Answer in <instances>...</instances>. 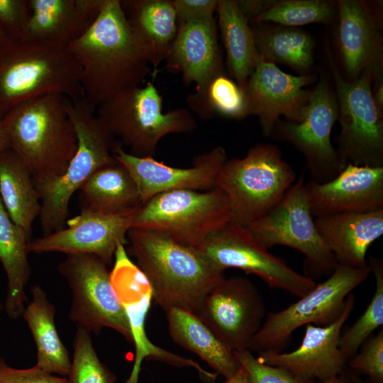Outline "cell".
<instances>
[{
    "label": "cell",
    "instance_id": "cell-35",
    "mask_svg": "<svg viewBox=\"0 0 383 383\" xmlns=\"http://www.w3.org/2000/svg\"><path fill=\"white\" fill-rule=\"evenodd\" d=\"M336 13V3L326 0H278L252 21L294 27L309 23H329Z\"/></svg>",
    "mask_w": 383,
    "mask_h": 383
},
{
    "label": "cell",
    "instance_id": "cell-31",
    "mask_svg": "<svg viewBox=\"0 0 383 383\" xmlns=\"http://www.w3.org/2000/svg\"><path fill=\"white\" fill-rule=\"evenodd\" d=\"M216 13L228 70L243 90L260 57L253 30L236 0H218Z\"/></svg>",
    "mask_w": 383,
    "mask_h": 383
},
{
    "label": "cell",
    "instance_id": "cell-33",
    "mask_svg": "<svg viewBox=\"0 0 383 383\" xmlns=\"http://www.w3.org/2000/svg\"><path fill=\"white\" fill-rule=\"evenodd\" d=\"M252 27L259 55L274 63L285 65L301 75H308L313 65L314 41L306 31L283 26Z\"/></svg>",
    "mask_w": 383,
    "mask_h": 383
},
{
    "label": "cell",
    "instance_id": "cell-18",
    "mask_svg": "<svg viewBox=\"0 0 383 383\" xmlns=\"http://www.w3.org/2000/svg\"><path fill=\"white\" fill-rule=\"evenodd\" d=\"M354 296L350 294L340 316L327 326L307 324L300 345L289 353L265 351L257 359L264 364L286 369L294 376L322 383L343 373L348 360L339 348L341 330L352 313Z\"/></svg>",
    "mask_w": 383,
    "mask_h": 383
},
{
    "label": "cell",
    "instance_id": "cell-2",
    "mask_svg": "<svg viewBox=\"0 0 383 383\" xmlns=\"http://www.w3.org/2000/svg\"><path fill=\"white\" fill-rule=\"evenodd\" d=\"M138 267L148 280L152 297L165 311L179 308L197 314L211 290L224 278L196 248L149 230L127 235Z\"/></svg>",
    "mask_w": 383,
    "mask_h": 383
},
{
    "label": "cell",
    "instance_id": "cell-48",
    "mask_svg": "<svg viewBox=\"0 0 383 383\" xmlns=\"http://www.w3.org/2000/svg\"><path fill=\"white\" fill-rule=\"evenodd\" d=\"M9 40V39L6 37L5 33L3 32V30L0 28V45L5 43Z\"/></svg>",
    "mask_w": 383,
    "mask_h": 383
},
{
    "label": "cell",
    "instance_id": "cell-16",
    "mask_svg": "<svg viewBox=\"0 0 383 383\" xmlns=\"http://www.w3.org/2000/svg\"><path fill=\"white\" fill-rule=\"evenodd\" d=\"M316 80L312 74L285 73L260 55L243 90L248 116H257L265 137L272 135L281 116L287 121H301L311 93L304 88Z\"/></svg>",
    "mask_w": 383,
    "mask_h": 383
},
{
    "label": "cell",
    "instance_id": "cell-17",
    "mask_svg": "<svg viewBox=\"0 0 383 383\" xmlns=\"http://www.w3.org/2000/svg\"><path fill=\"white\" fill-rule=\"evenodd\" d=\"M115 160L123 165L134 179L143 203L167 192L192 189L206 191L216 186L218 172L228 160L221 146L196 156L189 167H174L153 157H139L125 151L121 144L113 149Z\"/></svg>",
    "mask_w": 383,
    "mask_h": 383
},
{
    "label": "cell",
    "instance_id": "cell-6",
    "mask_svg": "<svg viewBox=\"0 0 383 383\" xmlns=\"http://www.w3.org/2000/svg\"><path fill=\"white\" fill-rule=\"evenodd\" d=\"M296 180L295 171L277 145L257 143L244 157L224 162L215 187L228 199L232 222L247 226L270 212Z\"/></svg>",
    "mask_w": 383,
    "mask_h": 383
},
{
    "label": "cell",
    "instance_id": "cell-14",
    "mask_svg": "<svg viewBox=\"0 0 383 383\" xmlns=\"http://www.w3.org/2000/svg\"><path fill=\"white\" fill-rule=\"evenodd\" d=\"M338 114L335 91L322 75L311 91L302 121L279 119L272 133L303 154L311 179L317 182L333 179L343 168L331 138Z\"/></svg>",
    "mask_w": 383,
    "mask_h": 383
},
{
    "label": "cell",
    "instance_id": "cell-36",
    "mask_svg": "<svg viewBox=\"0 0 383 383\" xmlns=\"http://www.w3.org/2000/svg\"><path fill=\"white\" fill-rule=\"evenodd\" d=\"M369 265L375 279V292L362 315L342 335L339 348L349 360L372 333L383 325V264L374 257Z\"/></svg>",
    "mask_w": 383,
    "mask_h": 383
},
{
    "label": "cell",
    "instance_id": "cell-45",
    "mask_svg": "<svg viewBox=\"0 0 383 383\" xmlns=\"http://www.w3.org/2000/svg\"><path fill=\"white\" fill-rule=\"evenodd\" d=\"M11 148V141L8 133L2 123L0 116V153Z\"/></svg>",
    "mask_w": 383,
    "mask_h": 383
},
{
    "label": "cell",
    "instance_id": "cell-26",
    "mask_svg": "<svg viewBox=\"0 0 383 383\" xmlns=\"http://www.w3.org/2000/svg\"><path fill=\"white\" fill-rule=\"evenodd\" d=\"M129 26L153 72L165 60L176 37L178 22L172 1H121Z\"/></svg>",
    "mask_w": 383,
    "mask_h": 383
},
{
    "label": "cell",
    "instance_id": "cell-24",
    "mask_svg": "<svg viewBox=\"0 0 383 383\" xmlns=\"http://www.w3.org/2000/svg\"><path fill=\"white\" fill-rule=\"evenodd\" d=\"M104 0H28L23 40L67 47L94 23Z\"/></svg>",
    "mask_w": 383,
    "mask_h": 383
},
{
    "label": "cell",
    "instance_id": "cell-40",
    "mask_svg": "<svg viewBox=\"0 0 383 383\" xmlns=\"http://www.w3.org/2000/svg\"><path fill=\"white\" fill-rule=\"evenodd\" d=\"M29 18L28 0H0V28L10 40H23Z\"/></svg>",
    "mask_w": 383,
    "mask_h": 383
},
{
    "label": "cell",
    "instance_id": "cell-1",
    "mask_svg": "<svg viewBox=\"0 0 383 383\" xmlns=\"http://www.w3.org/2000/svg\"><path fill=\"white\" fill-rule=\"evenodd\" d=\"M67 48L80 67L84 99L96 109L152 74L120 0H104L94 23Z\"/></svg>",
    "mask_w": 383,
    "mask_h": 383
},
{
    "label": "cell",
    "instance_id": "cell-34",
    "mask_svg": "<svg viewBox=\"0 0 383 383\" xmlns=\"http://www.w3.org/2000/svg\"><path fill=\"white\" fill-rule=\"evenodd\" d=\"M188 102L201 118L215 113L236 120L248 116L243 91L224 74L213 79L201 93L191 95Z\"/></svg>",
    "mask_w": 383,
    "mask_h": 383
},
{
    "label": "cell",
    "instance_id": "cell-43",
    "mask_svg": "<svg viewBox=\"0 0 383 383\" xmlns=\"http://www.w3.org/2000/svg\"><path fill=\"white\" fill-rule=\"evenodd\" d=\"M273 0H238L237 4L244 16L251 22L265 12Z\"/></svg>",
    "mask_w": 383,
    "mask_h": 383
},
{
    "label": "cell",
    "instance_id": "cell-21",
    "mask_svg": "<svg viewBox=\"0 0 383 383\" xmlns=\"http://www.w3.org/2000/svg\"><path fill=\"white\" fill-rule=\"evenodd\" d=\"M335 3L336 43L346 79H355L367 70L382 73L379 9L361 0H338Z\"/></svg>",
    "mask_w": 383,
    "mask_h": 383
},
{
    "label": "cell",
    "instance_id": "cell-49",
    "mask_svg": "<svg viewBox=\"0 0 383 383\" xmlns=\"http://www.w3.org/2000/svg\"><path fill=\"white\" fill-rule=\"evenodd\" d=\"M4 306L0 303V313L1 311L4 309Z\"/></svg>",
    "mask_w": 383,
    "mask_h": 383
},
{
    "label": "cell",
    "instance_id": "cell-39",
    "mask_svg": "<svg viewBox=\"0 0 383 383\" xmlns=\"http://www.w3.org/2000/svg\"><path fill=\"white\" fill-rule=\"evenodd\" d=\"M360 352L348 360L353 370L367 375L377 383L383 382V329L367 338Z\"/></svg>",
    "mask_w": 383,
    "mask_h": 383
},
{
    "label": "cell",
    "instance_id": "cell-20",
    "mask_svg": "<svg viewBox=\"0 0 383 383\" xmlns=\"http://www.w3.org/2000/svg\"><path fill=\"white\" fill-rule=\"evenodd\" d=\"M111 279L128 320L136 351L134 365L125 383H138L144 359L160 360L179 367H186L187 358L154 345L148 338L145 322L153 298L152 288L140 268L129 259L124 245H119L115 252Z\"/></svg>",
    "mask_w": 383,
    "mask_h": 383
},
{
    "label": "cell",
    "instance_id": "cell-22",
    "mask_svg": "<svg viewBox=\"0 0 383 383\" xmlns=\"http://www.w3.org/2000/svg\"><path fill=\"white\" fill-rule=\"evenodd\" d=\"M304 189L316 218L383 209V167L346 165L332 179H310Z\"/></svg>",
    "mask_w": 383,
    "mask_h": 383
},
{
    "label": "cell",
    "instance_id": "cell-42",
    "mask_svg": "<svg viewBox=\"0 0 383 383\" xmlns=\"http://www.w3.org/2000/svg\"><path fill=\"white\" fill-rule=\"evenodd\" d=\"M218 0H173L178 23L214 17Z\"/></svg>",
    "mask_w": 383,
    "mask_h": 383
},
{
    "label": "cell",
    "instance_id": "cell-12",
    "mask_svg": "<svg viewBox=\"0 0 383 383\" xmlns=\"http://www.w3.org/2000/svg\"><path fill=\"white\" fill-rule=\"evenodd\" d=\"M219 270L237 268L262 279L270 287L301 298L316 282L301 274L282 258L272 254L246 226L231 222L209 235L198 248Z\"/></svg>",
    "mask_w": 383,
    "mask_h": 383
},
{
    "label": "cell",
    "instance_id": "cell-41",
    "mask_svg": "<svg viewBox=\"0 0 383 383\" xmlns=\"http://www.w3.org/2000/svg\"><path fill=\"white\" fill-rule=\"evenodd\" d=\"M0 383H66V377L48 373L35 365L16 368L0 357Z\"/></svg>",
    "mask_w": 383,
    "mask_h": 383
},
{
    "label": "cell",
    "instance_id": "cell-10",
    "mask_svg": "<svg viewBox=\"0 0 383 383\" xmlns=\"http://www.w3.org/2000/svg\"><path fill=\"white\" fill-rule=\"evenodd\" d=\"M371 267L338 264L329 277L284 309L269 313L248 350L257 353L278 351L289 343L294 331L307 324L327 326L342 313L348 296L370 275Z\"/></svg>",
    "mask_w": 383,
    "mask_h": 383
},
{
    "label": "cell",
    "instance_id": "cell-15",
    "mask_svg": "<svg viewBox=\"0 0 383 383\" xmlns=\"http://www.w3.org/2000/svg\"><path fill=\"white\" fill-rule=\"evenodd\" d=\"M232 351L249 348L266 309L255 285L243 277L223 278L208 294L196 314Z\"/></svg>",
    "mask_w": 383,
    "mask_h": 383
},
{
    "label": "cell",
    "instance_id": "cell-28",
    "mask_svg": "<svg viewBox=\"0 0 383 383\" xmlns=\"http://www.w3.org/2000/svg\"><path fill=\"white\" fill-rule=\"evenodd\" d=\"M32 299L21 317L26 323L36 347L35 366L52 374L66 377L71 366L69 352L55 325V308L38 284L31 289Z\"/></svg>",
    "mask_w": 383,
    "mask_h": 383
},
{
    "label": "cell",
    "instance_id": "cell-3",
    "mask_svg": "<svg viewBox=\"0 0 383 383\" xmlns=\"http://www.w3.org/2000/svg\"><path fill=\"white\" fill-rule=\"evenodd\" d=\"M65 96L52 93L23 101L2 118L11 148L34 180L62 174L77 149V136L65 107Z\"/></svg>",
    "mask_w": 383,
    "mask_h": 383
},
{
    "label": "cell",
    "instance_id": "cell-47",
    "mask_svg": "<svg viewBox=\"0 0 383 383\" xmlns=\"http://www.w3.org/2000/svg\"><path fill=\"white\" fill-rule=\"evenodd\" d=\"M323 383H351L342 374L333 377Z\"/></svg>",
    "mask_w": 383,
    "mask_h": 383
},
{
    "label": "cell",
    "instance_id": "cell-37",
    "mask_svg": "<svg viewBox=\"0 0 383 383\" xmlns=\"http://www.w3.org/2000/svg\"><path fill=\"white\" fill-rule=\"evenodd\" d=\"M66 383H116V377L99 358L91 333L77 328Z\"/></svg>",
    "mask_w": 383,
    "mask_h": 383
},
{
    "label": "cell",
    "instance_id": "cell-8",
    "mask_svg": "<svg viewBox=\"0 0 383 383\" xmlns=\"http://www.w3.org/2000/svg\"><path fill=\"white\" fill-rule=\"evenodd\" d=\"M232 222L228 199L218 188L180 189L157 194L135 212L131 228L162 233L198 248L213 232Z\"/></svg>",
    "mask_w": 383,
    "mask_h": 383
},
{
    "label": "cell",
    "instance_id": "cell-46",
    "mask_svg": "<svg viewBox=\"0 0 383 383\" xmlns=\"http://www.w3.org/2000/svg\"><path fill=\"white\" fill-rule=\"evenodd\" d=\"M192 383V382H185ZM223 383H248L247 373L241 366L236 373L231 377L226 379Z\"/></svg>",
    "mask_w": 383,
    "mask_h": 383
},
{
    "label": "cell",
    "instance_id": "cell-13",
    "mask_svg": "<svg viewBox=\"0 0 383 383\" xmlns=\"http://www.w3.org/2000/svg\"><path fill=\"white\" fill-rule=\"evenodd\" d=\"M302 174L267 214L246 227L267 249L284 245L301 252L316 274H331L338 262L322 239L310 211Z\"/></svg>",
    "mask_w": 383,
    "mask_h": 383
},
{
    "label": "cell",
    "instance_id": "cell-50",
    "mask_svg": "<svg viewBox=\"0 0 383 383\" xmlns=\"http://www.w3.org/2000/svg\"><path fill=\"white\" fill-rule=\"evenodd\" d=\"M355 383H364V382H357V380L355 381Z\"/></svg>",
    "mask_w": 383,
    "mask_h": 383
},
{
    "label": "cell",
    "instance_id": "cell-25",
    "mask_svg": "<svg viewBox=\"0 0 383 383\" xmlns=\"http://www.w3.org/2000/svg\"><path fill=\"white\" fill-rule=\"evenodd\" d=\"M315 223L338 264L363 267L369 247L383 234V209L318 217Z\"/></svg>",
    "mask_w": 383,
    "mask_h": 383
},
{
    "label": "cell",
    "instance_id": "cell-7",
    "mask_svg": "<svg viewBox=\"0 0 383 383\" xmlns=\"http://www.w3.org/2000/svg\"><path fill=\"white\" fill-rule=\"evenodd\" d=\"M96 113L116 138L139 157H153L160 140L171 133L196 128L191 112L179 108L162 112V98L149 81L128 88L96 108Z\"/></svg>",
    "mask_w": 383,
    "mask_h": 383
},
{
    "label": "cell",
    "instance_id": "cell-4",
    "mask_svg": "<svg viewBox=\"0 0 383 383\" xmlns=\"http://www.w3.org/2000/svg\"><path fill=\"white\" fill-rule=\"evenodd\" d=\"M80 75V67L67 47L9 40L0 45V116L48 94L84 98Z\"/></svg>",
    "mask_w": 383,
    "mask_h": 383
},
{
    "label": "cell",
    "instance_id": "cell-38",
    "mask_svg": "<svg viewBox=\"0 0 383 383\" xmlns=\"http://www.w3.org/2000/svg\"><path fill=\"white\" fill-rule=\"evenodd\" d=\"M233 352L245 370L248 383H317L300 379L284 368L260 362L248 349Z\"/></svg>",
    "mask_w": 383,
    "mask_h": 383
},
{
    "label": "cell",
    "instance_id": "cell-29",
    "mask_svg": "<svg viewBox=\"0 0 383 383\" xmlns=\"http://www.w3.org/2000/svg\"><path fill=\"white\" fill-rule=\"evenodd\" d=\"M30 235L15 223L0 199V262L7 279L5 311L11 319L21 317L28 296L26 286L30 276L27 245Z\"/></svg>",
    "mask_w": 383,
    "mask_h": 383
},
{
    "label": "cell",
    "instance_id": "cell-9",
    "mask_svg": "<svg viewBox=\"0 0 383 383\" xmlns=\"http://www.w3.org/2000/svg\"><path fill=\"white\" fill-rule=\"evenodd\" d=\"M338 102L340 131L337 152L343 167L348 164L383 167V111L372 95V84L382 75L365 70L357 78L343 77L326 48Z\"/></svg>",
    "mask_w": 383,
    "mask_h": 383
},
{
    "label": "cell",
    "instance_id": "cell-11",
    "mask_svg": "<svg viewBox=\"0 0 383 383\" xmlns=\"http://www.w3.org/2000/svg\"><path fill=\"white\" fill-rule=\"evenodd\" d=\"M108 265L94 255L72 254L57 266L71 293L70 319L77 328L98 334L109 328L133 344L125 311L114 290Z\"/></svg>",
    "mask_w": 383,
    "mask_h": 383
},
{
    "label": "cell",
    "instance_id": "cell-5",
    "mask_svg": "<svg viewBox=\"0 0 383 383\" xmlns=\"http://www.w3.org/2000/svg\"><path fill=\"white\" fill-rule=\"evenodd\" d=\"M65 107L77 136V149L65 172L49 179L34 180L40 201L43 235L65 227L69 204L89 177L99 168L115 163V137L84 98L65 96Z\"/></svg>",
    "mask_w": 383,
    "mask_h": 383
},
{
    "label": "cell",
    "instance_id": "cell-32",
    "mask_svg": "<svg viewBox=\"0 0 383 383\" xmlns=\"http://www.w3.org/2000/svg\"><path fill=\"white\" fill-rule=\"evenodd\" d=\"M0 199L12 221L30 236L40 201L30 172L11 148L0 153Z\"/></svg>",
    "mask_w": 383,
    "mask_h": 383
},
{
    "label": "cell",
    "instance_id": "cell-19",
    "mask_svg": "<svg viewBox=\"0 0 383 383\" xmlns=\"http://www.w3.org/2000/svg\"><path fill=\"white\" fill-rule=\"evenodd\" d=\"M135 213L106 216L87 211L68 219L66 227L30 240L28 253L94 255L109 265L119 245H125Z\"/></svg>",
    "mask_w": 383,
    "mask_h": 383
},
{
    "label": "cell",
    "instance_id": "cell-44",
    "mask_svg": "<svg viewBox=\"0 0 383 383\" xmlns=\"http://www.w3.org/2000/svg\"><path fill=\"white\" fill-rule=\"evenodd\" d=\"M375 85L374 86V89L372 91V95L374 100L380 109L383 111V81L382 75L377 77L375 80Z\"/></svg>",
    "mask_w": 383,
    "mask_h": 383
},
{
    "label": "cell",
    "instance_id": "cell-23",
    "mask_svg": "<svg viewBox=\"0 0 383 383\" xmlns=\"http://www.w3.org/2000/svg\"><path fill=\"white\" fill-rule=\"evenodd\" d=\"M165 61L168 69L181 73L184 84H196L197 94L224 74L215 17L178 23Z\"/></svg>",
    "mask_w": 383,
    "mask_h": 383
},
{
    "label": "cell",
    "instance_id": "cell-27",
    "mask_svg": "<svg viewBox=\"0 0 383 383\" xmlns=\"http://www.w3.org/2000/svg\"><path fill=\"white\" fill-rule=\"evenodd\" d=\"M80 211L106 216L135 213L143 204L138 187L118 162L94 172L79 190Z\"/></svg>",
    "mask_w": 383,
    "mask_h": 383
},
{
    "label": "cell",
    "instance_id": "cell-30",
    "mask_svg": "<svg viewBox=\"0 0 383 383\" xmlns=\"http://www.w3.org/2000/svg\"><path fill=\"white\" fill-rule=\"evenodd\" d=\"M166 312L168 330L174 342L197 355L226 379L240 369L233 352L228 348L199 316L189 311L172 308Z\"/></svg>",
    "mask_w": 383,
    "mask_h": 383
}]
</instances>
